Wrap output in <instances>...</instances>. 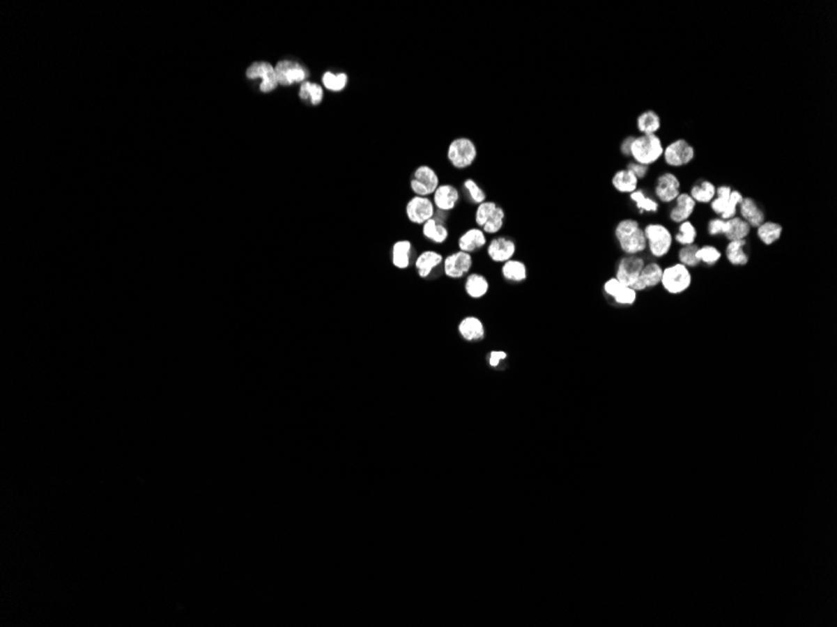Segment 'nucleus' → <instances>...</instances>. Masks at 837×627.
I'll return each instance as SVG.
<instances>
[{"mask_svg":"<svg viewBox=\"0 0 837 627\" xmlns=\"http://www.w3.org/2000/svg\"><path fill=\"white\" fill-rule=\"evenodd\" d=\"M614 238L627 256H637L647 251L645 231L634 218L620 219L614 227Z\"/></svg>","mask_w":837,"mask_h":627,"instance_id":"1","label":"nucleus"},{"mask_svg":"<svg viewBox=\"0 0 837 627\" xmlns=\"http://www.w3.org/2000/svg\"><path fill=\"white\" fill-rule=\"evenodd\" d=\"M663 152V141L658 134H639L633 138L629 158L639 164L651 167L662 160Z\"/></svg>","mask_w":837,"mask_h":627,"instance_id":"2","label":"nucleus"},{"mask_svg":"<svg viewBox=\"0 0 837 627\" xmlns=\"http://www.w3.org/2000/svg\"><path fill=\"white\" fill-rule=\"evenodd\" d=\"M478 147L469 137H458L447 146V162L458 171H466L470 168L478 160Z\"/></svg>","mask_w":837,"mask_h":627,"instance_id":"3","label":"nucleus"},{"mask_svg":"<svg viewBox=\"0 0 837 627\" xmlns=\"http://www.w3.org/2000/svg\"><path fill=\"white\" fill-rule=\"evenodd\" d=\"M645 240H647V251L651 253L653 258H664L670 254L673 247V233L670 228L662 223H648L643 227Z\"/></svg>","mask_w":837,"mask_h":627,"instance_id":"4","label":"nucleus"},{"mask_svg":"<svg viewBox=\"0 0 837 627\" xmlns=\"http://www.w3.org/2000/svg\"><path fill=\"white\" fill-rule=\"evenodd\" d=\"M752 228L747 222H744L739 215L733 217L731 219H721L712 218L707 223V233L711 237L723 235L727 242L730 240H747Z\"/></svg>","mask_w":837,"mask_h":627,"instance_id":"5","label":"nucleus"},{"mask_svg":"<svg viewBox=\"0 0 837 627\" xmlns=\"http://www.w3.org/2000/svg\"><path fill=\"white\" fill-rule=\"evenodd\" d=\"M693 282V276L689 267L681 263H673L663 268L661 279L662 288L670 295H683L687 292Z\"/></svg>","mask_w":837,"mask_h":627,"instance_id":"6","label":"nucleus"},{"mask_svg":"<svg viewBox=\"0 0 837 627\" xmlns=\"http://www.w3.org/2000/svg\"><path fill=\"white\" fill-rule=\"evenodd\" d=\"M744 201V194L731 185H722L716 189V197L709 203L714 215L721 219H731L738 215V206Z\"/></svg>","mask_w":837,"mask_h":627,"instance_id":"7","label":"nucleus"},{"mask_svg":"<svg viewBox=\"0 0 837 627\" xmlns=\"http://www.w3.org/2000/svg\"><path fill=\"white\" fill-rule=\"evenodd\" d=\"M440 185L439 174L428 164L416 167L410 179V189L420 197H431Z\"/></svg>","mask_w":837,"mask_h":627,"instance_id":"8","label":"nucleus"},{"mask_svg":"<svg viewBox=\"0 0 837 627\" xmlns=\"http://www.w3.org/2000/svg\"><path fill=\"white\" fill-rule=\"evenodd\" d=\"M696 150L689 141L678 138L664 147L663 158L666 166L670 168H682L689 166L695 160Z\"/></svg>","mask_w":837,"mask_h":627,"instance_id":"9","label":"nucleus"},{"mask_svg":"<svg viewBox=\"0 0 837 627\" xmlns=\"http://www.w3.org/2000/svg\"><path fill=\"white\" fill-rule=\"evenodd\" d=\"M275 70H276V75L279 80V86H282L302 84L304 82L309 80V77H310V72L304 64L292 61V59L279 61L275 65Z\"/></svg>","mask_w":837,"mask_h":627,"instance_id":"10","label":"nucleus"},{"mask_svg":"<svg viewBox=\"0 0 837 627\" xmlns=\"http://www.w3.org/2000/svg\"><path fill=\"white\" fill-rule=\"evenodd\" d=\"M473 267H474L473 254L463 252L459 249L447 254V257H444V262H443L444 274L447 278L455 279V281L466 278L469 273H472Z\"/></svg>","mask_w":837,"mask_h":627,"instance_id":"11","label":"nucleus"},{"mask_svg":"<svg viewBox=\"0 0 837 627\" xmlns=\"http://www.w3.org/2000/svg\"><path fill=\"white\" fill-rule=\"evenodd\" d=\"M488 258L496 265H502L515 258L518 247L515 240L508 235H494L485 247Z\"/></svg>","mask_w":837,"mask_h":627,"instance_id":"12","label":"nucleus"},{"mask_svg":"<svg viewBox=\"0 0 837 627\" xmlns=\"http://www.w3.org/2000/svg\"><path fill=\"white\" fill-rule=\"evenodd\" d=\"M436 213L434 203L431 197H420L414 196L410 198L405 206V215L410 223L420 226L427 223L429 219L434 218Z\"/></svg>","mask_w":837,"mask_h":627,"instance_id":"13","label":"nucleus"},{"mask_svg":"<svg viewBox=\"0 0 837 627\" xmlns=\"http://www.w3.org/2000/svg\"><path fill=\"white\" fill-rule=\"evenodd\" d=\"M645 265V259L640 254H637V256H627V254H624L617 262L614 277L617 278L620 282L624 283L627 286L633 287V284L637 282L639 274H640V272L643 270Z\"/></svg>","mask_w":837,"mask_h":627,"instance_id":"14","label":"nucleus"},{"mask_svg":"<svg viewBox=\"0 0 837 627\" xmlns=\"http://www.w3.org/2000/svg\"><path fill=\"white\" fill-rule=\"evenodd\" d=\"M681 179L673 172H663L658 176L654 183V196L661 203L670 204L681 194Z\"/></svg>","mask_w":837,"mask_h":627,"instance_id":"15","label":"nucleus"},{"mask_svg":"<svg viewBox=\"0 0 837 627\" xmlns=\"http://www.w3.org/2000/svg\"><path fill=\"white\" fill-rule=\"evenodd\" d=\"M246 78L249 80L261 79L260 92L271 93L279 86V80L275 65L268 62H254L246 70Z\"/></svg>","mask_w":837,"mask_h":627,"instance_id":"16","label":"nucleus"},{"mask_svg":"<svg viewBox=\"0 0 837 627\" xmlns=\"http://www.w3.org/2000/svg\"><path fill=\"white\" fill-rule=\"evenodd\" d=\"M603 291L618 306L631 307L638 300V292L636 289L620 282L615 277L609 278L604 282Z\"/></svg>","mask_w":837,"mask_h":627,"instance_id":"17","label":"nucleus"},{"mask_svg":"<svg viewBox=\"0 0 837 627\" xmlns=\"http://www.w3.org/2000/svg\"><path fill=\"white\" fill-rule=\"evenodd\" d=\"M431 197L436 210L449 213L458 207L461 199V193L454 185L441 183Z\"/></svg>","mask_w":837,"mask_h":627,"instance_id":"18","label":"nucleus"},{"mask_svg":"<svg viewBox=\"0 0 837 627\" xmlns=\"http://www.w3.org/2000/svg\"><path fill=\"white\" fill-rule=\"evenodd\" d=\"M443 262L444 256L439 251L425 249L414 261L416 274L422 279H428L434 273L435 270L443 267Z\"/></svg>","mask_w":837,"mask_h":627,"instance_id":"19","label":"nucleus"},{"mask_svg":"<svg viewBox=\"0 0 837 627\" xmlns=\"http://www.w3.org/2000/svg\"><path fill=\"white\" fill-rule=\"evenodd\" d=\"M488 242H489L488 235L482 228H468L466 232L461 233L458 240V249L463 252L474 254V253L484 249L488 245Z\"/></svg>","mask_w":837,"mask_h":627,"instance_id":"20","label":"nucleus"},{"mask_svg":"<svg viewBox=\"0 0 837 627\" xmlns=\"http://www.w3.org/2000/svg\"><path fill=\"white\" fill-rule=\"evenodd\" d=\"M663 274V267L658 262H645L643 270L639 274L637 282L633 284V289L637 292H643L645 289L656 288L661 286V279Z\"/></svg>","mask_w":837,"mask_h":627,"instance_id":"21","label":"nucleus"},{"mask_svg":"<svg viewBox=\"0 0 837 627\" xmlns=\"http://www.w3.org/2000/svg\"><path fill=\"white\" fill-rule=\"evenodd\" d=\"M460 337L466 342H480L485 339V325L477 316H466L458 323Z\"/></svg>","mask_w":837,"mask_h":627,"instance_id":"22","label":"nucleus"},{"mask_svg":"<svg viewBox=\"0 0 837 627\" xmlns=\"http://www.w3.org/2000/svg\"><path fill=\"white\" fill-rule=\"evenodd\" d=\"M673 203L675 206L670 208L668 218L676 224L691 219L697 207L695 199L689 196V192H681V194Z\"/></svg>","mask_w":837,"mask_h":627,"instance_id":"23","label":"nucleus"},{"mask_svg":"<svg viewBox=\"0 0 837 627\" xmlns=\"http://www.w3.org/2000/svg\"><path fill=\"white\" fill-rule=\"evenodd\" d=\"M414 246L409 240H399L391 247V265L397 270L405 271L413 265Z\"/></svg>","mask_w":837,"mask_h":627,"instance_id":"24","label":"nucleus"},{"mask_svg":"<svg viewBox=\"0 0 837 627\" xmlns=\"http://www.w3.org/2000/svg\"><path fill=\"white\" fill-rule=\"evenodd\" d=\"M738 215L750 224L751 228H758L766 221V213L753 198L744 197L738 206Z\"/></svg>","mask_w":837,"mask_h":627,"instance_id":"25","label":"nucleus"},{"mask_svg":"<svg viewBox=\"0 0 837 627\" xmlns=\"http://www.w3.org/2000/svg\"><path fill=\"white\" fill-rule=\"evenodd\" d=\"M422 234L425 240L431 242L433 245L441 246V245L447 243L450 232H449V228L447 227L445 222L440 221L434 217L422 224Z\"/></svg>","mask_w":837,"mask_h":627,"instance_id":"26","label":"nucleus"},{"mask_svg":"<svg viewBox=\"0 0 837 627\" xmlns=\"http://www.w3.org/2000/svg\"><path fill=\"white\" fill-rule=\"evenodd\" d=\"M464 291L466 295L472 300H482L486 297L490 291V282L483 273L472 272L469 273L464 281Z\"/></svg>","mask_w":837,"mask_h":627,"instance_id":"27","label":"nucleus"},{"mask_svg":"<svg viewBox=\"0 0 837 627\" xmlns=\"http://www.w3.org/2000/svg\"><path fill=\"white\" fill-rule=\"evenodd\" d=\"M500 274L505 282L519 284L527 281L529 272L525 262H523L521 259L513 258L502 263Z\"/></svg>","mask_w":837,"mask_h":627,"instance_id":"28","label":"nucleus"},{"mask_svg":"<svg viewBox=\"0 0 837 627\" xmlns=\"http://www.w3.org/2000/svg\"><path fill=\"white\" fill-rule=\"evenodd\" d=\"M612 187L620 194H631L639 188V179L629 169L623 168L614 173Z\"/></svg>","mask_w":837,"mask_h":627,"instance_id":"29","label":"nucleus"},{"mask_svg":"<svg viewBox=\"0 0 837 627\" xmlns=\"http://www.w3.org/2000/svg\"><path fill=\"white\" fill-rule=\"evenodd\" d=\"M747 246V240H730L725 249V257L730 265L735 267H744L750 262L748 253L744 251Z\"/></svg>","mask_w":837,"mask_h":627,"instance_id":"30","label":"nucleus"},{"mask_svg":"<svg viewBox=\"0 0 837 627\" xmlns=\"http://www.w3.org/2000/svg\"><path fill=\"white\" fill-rule=\"evenodd\" d=\"M298 98L301 99V102H304L306 104L317 107V105L323 103V98H325L323 86L316 83V82L306 80L302 84H300Z\"/></svg>","mask_w":837,"mask_h":627,"instance_id":"31","label":"nucleus"},{"mask_svg":"<svg viewBox=\"0 0 837 627\" xmlns=\"http://www.w3.org/2000/svg\"><path fill=\"white\" fill-rule=\"evenodd\" d=\"M636 128L640 134H657L662 128V119L657 111L647 109L636 121Z\"/></svg>","mask_w":837,"mask_h":627,"instance_id":"32","label":"nucleus"},{"mask_svg":"<svg viewBox=\"0 0 837 627\" xmlns=\"http://www.w3.org/2000/svg\"><path fill=\"white\" fill-rule=\"evenodd\" d=\"M716 189L717 187L714 185V182L701 179L692 185L689 193V196L695 199L696 203L709 204L716 197Z\"/></svg>","mask_w":837,"mask_h":627,"instance_id":"33","label":"nucleus"},{"mask_svg":"<svg viewBox=\"0 0 837 627\" xmlns=\"http://www.w3.org/2000/svg\"><path fill=\"white\" fill-rule=\"evenodd\" d=\"M783 227L778 222L765 221L760 227L756 228L757 238L762 242L765 246H772L777 240H781Z\"/></svg>","mask_w":837,"mask_h":627,"instance_id":"34","label":"nucleus"},{"mask_svg":"<svg viewBox=\"0 0 837 627\" xmlns=\"http://www.w3.org/2000/svg\"><path fill=\"white\" fill-rule=\"evenodd\" d=\"M348 84V75L344 72H332L328 70L321 77V86L323 89L331 93H341L346 89Z\"/></svg>","mask_w":837,"mask_h":627,"instance_id":"35","label":"nucleus"},{"mask_svg":"<svg viewBox=\"0 0 837 627\" xmlns=\"http://www.w3.org/2000/svg\"><path fill=\"white\" fill-rule=\"evenodd\" d=\"M629 199L634 203L636 208L638 209L640 215H643V213H657L658 210H659V202H658L657 199H654L651 196H647L645 189H642V188H638L637 191L631 193L629 194Z\"/></svg>","mask_w":837,"mask_h":627,"instance_id":"36","label":"nucleus"},{"mask_svg":"<svg viewBox=\"0 0 837 627\" xmlns=\"http://www.w3.org/2000/svg\"><path fill=\"white\" fill-rule=\"evenodd\" d=\"M463 192L468 202L472 206H479L488 201V194L484 191L483 187L479 185L475 179L466 178L463 180Z\"/></svg>","mask_w":837,"mask_h":627,"instance_id":"37","label":"nucleus"},{"mask_svg":"<svg viewBox=\"0 0 837 627\" xmlns=\"http://www.w3.org/2000/svg\"><path fill=\"white\" fill-rule=\"evenodd\" d=\"M697 237H698V232H697L695 223L689 219V221L682 222L678 224L677 232L673 234V240L681 247L689 246V245H695Z\"/></svg>","mask_w":837,"mask_h":627,"instance_id":"38","label":"nucleus"},{"mask_svg":"<svg viewBox=\"0 0 837 627\" xmlns=\"http://www.w3.org/2000/svg\"><path fill=\"white\" fill-rule=\"evenodd\" d=\"M505 219H507L505 209L502 208L500 204H498L496 212L493 213L488 223L482 229L486 233V235H493V237L498 235L505 226Z\"/></svg>","mask_w":837,"mask_h":627,"instance_id":"39","label":"nucleus"},{"mask_svg":"<svg viewBox=\"0 0 837 627\" xmlns=\"http://www.w3.org/2000/svg\"><path fill=\"white\" fill-rule=\"evenodd\" d=\"M698 247L700 246H697L696 243L695 245H689V246L681 247V248L678 249V252H677V259H678V263H681V265L689 267V270L696 268V267H698V265H701V263H700V261H698V258H697V251H698Z\"/></svg>","mask_w":837,"mask_h":627,"instance_id":"40","label":"nucleus"},{"mask_svg":"<svg viewBox=\"0 0 837 627\" xmlns=\"http://www.w3.org/2000/svg\"><path fill=\"white\" fill-rule=\"evenodd\" d=\"M498 204L499 203H496V201H490V199H488V201H485L484 203L479 204V206L475 207V212H474V222H475L477 227L483 228L484 226L488 223V221L490 219V217H491L493 213L496 212Z\"/></svg>","mask_w":837,"mask_h":627,"instance_id":"41","label":"nucleus"},{"mask_svg":"<svg viewBox=\"0 0 837 627\" xmlns=\"http://www.w3.org/2000/svg\"><path fill=\"white\" fill-rule=\"evenodd\" d=\"M722 256H723V253L721 252L717 247L712 246V245L698 247V251H697V258L700 261V263H705L711 267L717 265L722 258Z\"/></svg>","mask_w":837,"mask_h":627,"instance_id":"42","label":"nucleus"},{"mask_svg":"<svg viewBox=\"0 0 837 627\" xmlns=\"http://www.w3.org/2000/svg\"><path fill=\"white\" fill-rule=\"evenodd\" d=\"M626 168L627 169H629L639 180L645 179L648 176V173H650V167L639 164V163H636L633 160L627 162Z\"/></svg>","mask_w":837,"mask_h":627,"instance_id":"43","label":"nucleus"},{"mask_svg":"<svg viewBox=\"0 0 837 627\" xmlns=\"http://www.w3.org/2000/svg\"><path fill=\"white\" fill-rule=\"evenodd\" d=\"M507 357H508V355L504 350H491L489 357H488V361H489V364L491 367H498L502 361L507 359Z\"/></svg>","mask_w":837,"mask_h":627,"instance_id":"44","label":"nucleus"},{"mask_svg":"<svg viewBox=\"0 0 837 627\" xmlns=\"http://www.w3.org/2000/svg\"><path fill=\"white\" fill-rule=\"evenodd\" d=\"M633 138H634V136L627 137V138H624L623 141L620 143V150L623 157H627V158L629 157V154H631V144H632Z\"/></svg>","mask_w":837,"mask_h":627,"instance_id":"45","label":"nucleus"}]
</instances>
